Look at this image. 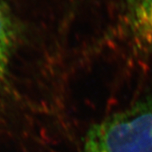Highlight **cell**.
Returning a JSON list of instances; mask_svg holds the SVG:
<instances>
[{
	"mask_svg": "<svg viewBox=\"0 0 152 152\" xmlns=\"http://www.w3.org/2000/svg\"><path fill=\"white\" fill-rule=\"evenodd\" d=\"M78 152H152V90L91 127Z\"/></svg>",
	"mask_w": 152,
	"mask_h": 152,
	"instance_id": "6da1fadb",
	"label": "cell"
},
{
	"mask_svg": "<svg viewBox=\"0 0 152 152\" xmlns=\"http://www.w3.org/2000/svg\"><path fill=\"white\" fill-rule=\"evenodd\" d=\"M110 37L127 44L138 54L152 51V0H124L117 12Z\"/></svg>",
	"mask_w": 152,
	"mask_h": 152,
	"instance_id": "7a4b0ae2",
	"label": "cell"
},
{
	"mask_svg": "<svg viewBox=\"0 0 152 152\" xmlns=\"http://www.w3.org/2000/svg\"><path fill=\"white\" fill-rule=\"evenodd\" d=\"M20 37V29L9 7L0 0V106L13 93L11 64Z\"/></svg>",
	"mask_w": 152,
	"mask_h": 152,
	"instance_id": "3957f363",
	"label": "cell"
}]
</instances>
